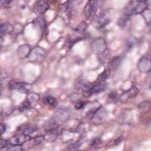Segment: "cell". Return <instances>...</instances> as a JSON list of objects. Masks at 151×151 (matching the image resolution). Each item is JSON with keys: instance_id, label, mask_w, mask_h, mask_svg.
<instances>
[{"instance_id": "1", "label": "cell", "mask_w": 151, "mask_h": 151, "mask_svg": "<svg viewBox=\"0 0 151 151\" xmlns=\"http://www.w3.org/2000/svg\"><path fill=\"white\" fill-rule=\"evenodd\" d=\"M147 7V4L145 1H132L126 6L124 14L130 16L132 15H136L142 14Z\"/></svg>"}, {"instance_id": "2", "label": "cell", "mask_w": 151, "mask_h": 151, "mask_svg": "<svg viewBox=\"0 0 151 151\" xmlns=\"http://www.w3.org/2000/svg\"><path fill=\"white\" fill-rule=\"evenodd\" d=\"M98 8V1H89L86 5L83 13L84 17L87 19H90L93 18Z\"/></svg>"}, {"instance_id": "3", "label": "cell", "mask_w": 151, "mask_h": 151, "mask_svg": "<svg viewBox=\"0 0 151 151\" xmlns=\"http://www.w3.org/2000/svg\"><path fill=\"white\" fill-rule=\"evenodd\" d=\"M107 88V84L105 83H97V84L91 86L89 88L83 91V95L87 97L93 94L100 93L106 90Z\"/></svg>"}, {"instance_id": "4", "label": "cell", "mask_w": 151, "mask_h": 151, "mask_svg": "<svg viewBox=\"0 0 151 151\" xmlns=\"http://www.w3.org/2000/svg\"><path fill=\"white\" fill-rule=\"evenodd\" d=\"M31 139V137L30 136L25 134L22 133L15 134L11 137L9 140V142L12 146H21L29 141Z\"/></svg>"}, {"instance_id": "5", "label": "cell", "mask_w": 151, "mask_h": 151, "mask_svg": "<svg viewBox=\"0 0 151 151\" xmlns=\"http://www.w3.org/2000/svg\"><path fill=\"white\" fill-rule=\"evenodd\" d=\"M137 69L142 73H148L151 70V58L149 56H143L139 60Z\"/></svg>"}, {"instance_id": "6", "label": "cell", "mask_w": 151, "mask_h": 151, "mask_svg": "<svg viewBox=\"0 0 151 151\" xmlns=\"http://www.w3.org/2000/svg\"><path fill=\"white\" fill-rule=\"evenodd\" d=\"M50 8V5L47 1H39L35 3L32 7L33 11L40 15L44 14Z\"/></svg>"}, {"instance_id": "7", "label": "cell", "mask_w": 151, "mask_h": 151, "mask_svg": "<svg viewBox=\"0 0 151 151\" xmlns=\"http://www.w3.org/2000/svg\"><path fill=\"white\" fill-rule=\"evenodd\" d=\"M139 92V90L137 87L133 86L127 91L123 93L119 96V101L122 103H126L129 99L135 97Z\"/></svg>"}, {"instance_id": "8", "label": "cell", "mask_w": 151, "mask_h": 151, "mask_svg": "<svg viewBox=\"0 0 151 151\" xmlns=\"http://www.w3.org/2000/svg\"><path fill=\"white\" fill-rule=\"evenodd\" d=\"M32 24L40 33L43 34L45 32L47 27V22L45 18L43 15H39L34 20Z\"/></svg>"}, {"instance_id": "9", "label": "cell", "mask_w": 151, "mask_h": 151, "mask_svg": "<svg viewBox=\"0 0 151 151\" xmlns=\"http://www.w3.org/2000/svg\"><path fill=\"white\" fill-rule=\"evenodd\" d=\"M27 84L26 83L21 82V81H16L14 80H12L9 82L8 86L9 88L11 90H18L21 93H26L27 91Z\"/></svg>"}, {"instance_id": "10", "label": "cell", "mask_w": 151, "mask_h": 151, "mask_svg": "<svg viewBox=\"0 0 151 151\" xmlns=\"http://www.w3.org/2000/svg\"><path fill=\"white\" fill-rule=\"evenodd\" d=\"M109 22V19L104 14H100L94 19L93 25L97 28H101L105 27Z\"/></svg>"}, {"instance_id": "11", "label": "cell", "mask_w": 151, "mask_h": 151, "mask_svg": "<svg viewBox=\"0 0 151 151\" xmlns=\"http://www.w3.org/2000/svg\"><path fill=\"white\" fill-rule=\"evenodd\" d=\"M93 48L99 54L104 52L106 50V44L104 40L100 38L94 41Z\"/></svg>"}, {"instance_id": "12", "label": "cell", "mask_w": 151, "mask_h": 151, "mask_svg": "<svg viewBox=\"0 0 151 151\" xmlns=\"http://www.w3.org/2000/svg\"><path fill=\"white\" fill-rule=\"evenodd\" d=\"M60 130L61 129H60V127L58 126L56 129L47 132V134L45 136V139H46L48 142L55 141L60 134V132L61 131Z\"/></svg>"}, {"instance_id": "13", "label": "cell", "mask_w": 151, "mask_h": 151, "mask_svg": "<svg viewBox=\"0 0 151 151\" xmlns=\"http://www.w3.org/2000/svg\"><path fill=\"white\" fill-rule=\"evenodd\" d=\"M31 48L29 45H23L19 47L18 50V54L21 58H25L29 56L31 52Z\"/></svg>"}, {"instance_id": "14", "label": "cell", "mask_w": 151, "mask_h": 151, "mask_svg": "<svg viewBox=\"0 0 151 151\" xmlns=\"http://www.w3.org/2000/svg\"><path fill=\"white\" fill-rule=\"evenodd\" d=\"M13 30L12 25L9 23H4L0 24V36H4Z\"/></svg>"}, {"instance_id": "15", "label": "cell", "mask_w": 151, "mask_h": 151, "mask_svg": "<svg viewBox=\"0 0 151 151\" xmlns=\"http://www.w3.org/2000/svg\"><path fill=\"white\" fill-rule=\"evenodd\" d=\"M130 17L123 14V15H122L117 21V24L120 27L125 28L128 27L129 25L130 24Z\"/></svg>"}, {"instance_id": "16", "label": "cell", "mask_w": 151, "mask_h": 151, "mask_svg": "<svg viewBox=\"0 0 151 151\" xmlns=\"http://www.w3.org/2000/svg\"><path fill=\"white\" fill-rule=\"evenodd\" d=\"M43 102L45 104L48 105L50 107H53V108L56 107L58 105V101L56 100V99L50 96H47L44 97Z\"/></svg>"}, {"instance_id": "17", "label": "cell", "mask_w": 151, "mask_h": 151, "mask_svg": "<svg viewBox=\"0 0 151 151\" xmlns=\"http://www.w3.org/2000/svg\"><path fill=\"white\" fill-rule=\"evenodd\" d=\"M58 126L57 125L55 120L54 119H51L48 120L44 124V129L47 132L54 130L58 127Z\"/></svg>"}, {"instance_id": "18", "label": "cell", "mask_w": 151, "mask_h": 151, "mask_svg": "<svg viewBox=\"0 0 151 151\" xmlns=\"http://www.w3.org/2000/svg\"><path fill=\"white\" fill-rule=\"evenodd\" d=\"M110 74V71L109 69H105L102 73H101L97 78V83H104V81L109 77Z\"/></svg>"}, {"instance_id": "19", "label": "cell", "mask_w": 151, "mask_h": 151, "mask_svg": "<svg viewBox=\"0 0 151 151\" xmlns=\"http://www.w3.org/2000/svg\"><path fill=\"white\" fill-rule=\"evenodd\" d=\"M105 113L104 112V110H101V108L100 107L98 111L96 113L93 117L91 119V120L94 123H99L101 122L102 120H103L104 117Z\"/></svg>"}, {"instance_id": "20", "label": "cell", "mask_w": 151, "mask_h": 151, "mask_svg": "<svg viewBox=\"0 0 151 151\" xmlns=\"http://www.w3.org/2000/svg\"><path fill=\"white\" fill-rule=\"evenodd\" d=\"M150 106H151V103L149 100H146V101H144L142 103H140L139 105H138V108H139V110L141 112V113H145L146 111H147L150 108Z\"/></svg>"}, {"instance_id": "21", "label": "cell", "mask_w": 151, "mask_h": 151, "mask_svg": "<svg viewBox=\"0 0 151 151\" xmlns=\"http://www.w3.org/2000/svg\"><path fill=\"white\" fill-rule=\"evenodd\" d=\"M119 100V96L116 91H111L108 94L107 101L109 103H116Z\"/></svg>"}, {"instance_id": "22", "label": "cell", "mask_w": 151, "mask_h": 151, "mask_svg": "<svg viewBox=\"0 0 151 151\" xmlns=\"http://www.w3.org/2000/svg\"><path fill=\"white\" fill-rule=\"evenodd\" d=\"M68 113L69 112L66 109H61L57 111V112L56 113V116L61 120L64 121L68 118L69 117Z\"/></svg>"}, {"instance_id": "23", "label": "cell", "mask_w": 151, "mask_h": 151, "mask_svg": "<svg viewBox=\"0 0 151 151\" xmlns=\"http://www.w3.org/2000/svg\"><path fill=\"white\" fill-rule=\"evenodd\" d=\"M45 140V136L41 135V136H37L36 137H34L33 138H31L28 142L31 143V146H35L40 144Z\"/></svg>"}, {"instance_id": "24", "label": "cell", "mask_w": 151, "mask_h": 151, "mask_svg": "<svg viewBox=\"0 0 151 151\" xmlns=\"http://www.w3.org/2000/svg\"><path fill=\"white\" fill-rule=\"evenodd\" d=\"M32 103L29 101L28 100H27V99L22 103V104H21V106L19 107V110L21 111H24L25 110H28L29 109H30L32 107Z\"/></svg>"}, {"instance_id": "25", "label": "cell", "mask_w": 151, "mask_h": 151, "mask_svg": "<svg viewBox=\"0 0 151 151\" xmlns=\"http://www.w3.org/2000/svg\"><path fill=\"white\" fill-rule=\"evenodd\" d=\"M135 40L134 38L132 37H129L126 41H125V49L126 50L128 51L129 50H130L131 48H133V47L134 46V44H135Z\"/></svg>"}, {"instance_id": "26", "label": "cell", "mask_w": 151, "mask_h": 151, "mask_svg": "<svg viewBox=\"0 0 151 151\" xmlns=\"http://www.w3.org/2000/svg\"><path fill=\"white\" fill-rule=\"evenodd\" d=\"M37 130V127L35 125H31L29 126H28L25 127L24 129L23 133L28 136H30V134L34 133Z\"/></svg>"}, {"instance_id": "27", "label": "cell", "mask_w": 151, "mask_h": 151, "mask_svg": "<svg viewBox=\"0 0 151 151\" xmlns=\"http://www.w3.org/2000/svg\"><path fill=\"white\" fill-rule=\"evenodd\" d=\"M142 14L145 18L146 24L151 25V11L149 9H146Z\"/></svg>"}, {"instance_id": "28", "label": "cell", "mask_w": 151, "mask_h": 151, "mask_svg": "<svg viewBox=\"0 0 151 151\" xmlns=\"http://www.w3.org/2000/svg\"><path fill=\"white\" fill-rule=\"evenodd\" d=\"M88 25L85 21H82L76 28V31L78 34H83L86 29Z\"/></svg>"}, {"instance_id": "29", "label": "cell", "mask_w": 151, "mask_h": 151, "mask_svg": "<svg viewBox=\"0 0 151 151\" xmlns=\"http://www.w3.org/2000/svg\"><path fill=\"white\" fill-rule=\"evenodd\" d=\"M121 61H122V60H121V58L120 56L114 57L111 62V65L112 68L114 70L117 69L120 65L121 62H122Z\"/></svg>"}, {"instance_id": "30", "label": "cell", "mask_w": 151, "mask_h": 151, "mask_svg": "<svg viewBox=\"0 0 151 151\" xmlns=\"http://www.w3.org/2000/svg\"><path fill=\"white\" fill-rule=\"evenodd\" d=\"M86 102L84 101H81V100H79L77 102H76V103L75 104V108L76 110H80L81 109H83L85 105H86Z\"/></svg>"}, {"instance_id": "31", "label": "cell", "mask_w": 151, "mask_h": 151, "mask_svg": "<svg viewBox=\"0 0 151 151\" xmlns=\"http://www.w3.org/2000/svg\"><path fill=\"white\" fill-rule=\"evenodd\" d=\"M23 147L21 146H12V147H9V151H22Z\"/></svg>"}, {"instance_id": "32", "label": "cell", "mask_w": 151, "mask_h": 151, "mask_svg": "<svg viewBox=\"0 0 151 151\" xmlns=\"http://www.w3.org/2000/svg\"><path fill=\"white\" fill-rule=\"evenodd\" d=\"M6 126L3 123H0V136L6 131Z\"/></svg>"}, {"instance_id": "33", "label": "cell", "mask_w": 151, "mask_h": 151, "mask_svg": "<svg viewBox=\"0 0 151 151\" xmlns=\"http://www.w3.org/2000/svg\"><path fill=\"white\" fill-rule=\"evenodd\" d=\"M11 2V1H2L0 2L1 5H2L4 6H8Z\"/></svg>"}, {"instance_id": "34", "label": "cell", "mask_w": 151, "mask_h": 151, "mask_svg": "<svg viewBox=\"0 0 151 151\" xmlns=\"http://www.w3.org/2000/svg\"><path fill=\"white\" fill-rule=\"evenodd\" d=\"M100 139H99V138H96V139H93V141H92L91 143V146H94V145H96L99 143H100Z\"/></svg>"}, {"instance_id": "35", "label": "cell", "mask_w": 151, "mask_h": 151, "mask_svg": "<svg viewBox=\"0 0 151 151\" xmlns=\"http://www.w3.org/2000/svg\"><path fill=\"white\" fill-rule=\"evenodd\" d=\"M123 140V136H120L117 139H116L114 141V144L115 145H118L119 144L120 142H122V141Z\"/></svg>"}]
</instances>
